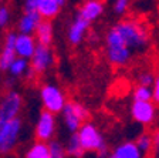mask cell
Returning <instances> with one entry per match:
<instances>
[{
  "mask_svg": "<svg viewBox=\"0 0 159 158\" xmlns=\"http://www.w3.org/2000/svg\"><path fill=\"white\" fill-rule=\"evenodd\" d=\"M151 46V34L145 23L136 19H121L105 34V57L114 67H125L134 56Z\"/></svg>",
  "mask_w": 159,
  "mask_h": 158,
  "instance_id": "6da1fadb",
  "label": "cell"
},
{
  "mask_svg": "<svg viewBox=\"0 0 159 158\" xmlns=\"http://www.w3.org/2000/svg\"><path fill=\"white\" fill-rule=\"evenodd\" d=\"M77 135L85 152H97L99 158H108L105 138L94 122H84L77 131Z\"/></svg>",
  "mask_w": 159,
  "mask_h": 158,
  "instance_id": "7a4b0ae2",
  "label": "cell"
},
{
  "mask_svg": "<svg viewBox=\"0 0 159 158\" xmlns=\"http://www.w3.org/2000/svg\"><path fill=\"white\" fill-rule=\"evenodd\" d=\"M40 100L43 104V110L51 113V114H58L63 111V108L67 104L66 94L56 84H44L40 89Z\"/></svg>",
  "mask_w": 159,
  "mask_h": 158,
  "instance_id": "3957f363",
  "label": "cell"
},
{
  "mask_svg": "<svg viewBox=\"0 0 159 158\" xmlns=\"http://www.w3.org/2000/svg\"><path fill=\"white\" fill-rule=\"evenodd\" d=\"M63 121L70 132H77L84 122L88 121L89 111L84 104L78 101H67L66 107L61 111Z\"/></svg>",
  "mask_w": 159,
  "mask_h": 158,
  "instance_id": "277c9868",
  "label": "cell"
},
{
  "mask_svg": "<svg viewBox=\"0 0 159 158\" xmlns=\"http://www.w3.org/2000/svg\"><path fill=\"white\" fill-rule=\"evenodd\" d=\"M21 132V120L0 121V155H7L13 151Z\"/></svg>",
  "mask_w": 159,
  "mask_h": 158,
  "instance_id": "5b68a950",
  "label": "cell"
},
{
  "mask_svg": "<svg viewBox=\"0 0 159 158\" xmlns=\"http://www.w3.org/2000/svg\"><path fill=\"white\" fill-rule=\"evenodd\" d=\"M131 117L143 127H149L158 118V107L152 101H135L131 104Z\"/></svg>",
  "mask_w": 159,
  "mask_h": 158,
  "instance_id": "8992f818",
  "label": "cell"
},
{
  "mask_svg": "<svg viewBox=\"0 0 159 158\" xmlns=\"http://www.w3.org/2000/svg\"><path fill=\"white\" fill-rule=\"evenodd\" d=\"M56 131H57L56 115L43 110V111L40 113L39 118H37L36 128H34V135H36L37 141L50 142L54 138Z\"/></svg>",
  "mask_w": 159,
  "mask_h": 158,
  "instance_id": "52a82bcc",
  "label": "cell"
},
{
  "mask_svg": "<svg viewBox=\"0 0 159 158\" xmlns=\"http://www.w3.org/2000/svg\"><path fill=\"white\" fill-rule=\"evenodd\" d=\"M23 108V98L17 91H9L0 101V121H11L19 118Z\"/></svg>",
  "mask_w": 159,
  "mask_h": 158,
  "instance_id": "ba28073f",
  "label": "cell"
},
{
  "mask_svg": "<svg viewBox=\"0 0 159 158\" xmlns=\"http://www.w3.org/2000/svg\"><path fill=\"white\" fill-rule=\"evenodd\" d=\"M54 64V53L51 46H41L37 44L34 54L30 59V69L34 71L36 76L46 73Z\"/></svg>",
  "mask_w": 159,
  "mask_h": 158,
  "instance_id": "9c48e42d",
  "label": "cell"
},
{
  "mask_svg": "<svg viewBox=\"0 0 159 158\" xmlns=\"http://www.w3.org/2000/svg\"><path fill=\"white\" fill-rule=\"evenodd\" d=\"M89 26H91V23H88L83 17H80L78 14H75L73 22L70 23L68 30H67V39H68V41L73 46H78L84 40V37L87 36Z\"/></svg>",
  "mask_w": 159,
  "mask_h": 158,
  "instance_id": "30bf717a",
  "label": "cell"
},
{
  "mask_svg": "<svg viewBox=\"0 0 159 158\" xmlns=\"http://www.w3.org/2000/svg\"><path fill=\"white\" fill-rule=\"evenodd\" d=\"M105 7L101 0H84L77 10V14L83 17L84 20H87L88 23H93L102 16Z\"/></svg>",
  "mask_w": 159,
  "mask_h": 158,
  "instance_id": "8fae6325",
  "label": "cell"
},
{
  "mask_svg": "<svg viewBox=\"0 0 159 158\" xmlns=\"http://www.w3.org/2000/svg\"><path fill=\"white\" fill-rule=\"evenodd\" d=\"M16 36L14 33H7L4 37L3 49L0 50V70L6 71L10 69L11 63L16 59V50H14V43H16Z\"/></svg>",
  "mask_w": 159,
  "mask_h": 158,
  "instance_id": "7c38bea8",
  "label": "cell"
},
{
  "mask_svg": "<svg viewBox=\"0 0 159 158\" xmlns=\"http://www.w3.org/2000/svg\"><path fill=\"white\" fill-rule=\"evenodd\" d=\"M37 47V41L33 36L30 34H17L16 43H14V50H16V56L21 59L30 60L34 54V50Z\"/></svg>",
  "mask_w": 159,
  "mask_h": 158,
  "instance_id": "4fadbf2b",
  "label": "cell"
},
{
  "mask_svg": "<svg viewBox=\"0 0 159 158\" xmlns=\"http://www.w3.org/2000/svg\"><path fill=\"white\" fill-rule=\"evenodd\" d=\"M108 158H143V154L139 151L135 141H124L111 151Z\"/></svg>",
  "mask_w": 159,
  "mask_h": 158,
  "instance_id": "5bb4252c",
  "label": "cell"
},
{
  "mask_svg": "<svg viewBox=\"0 0 159 158\" xmlns=\"http://www.w3.org/2000/svg\"><path fill=\"white\" fill-rule=\"evenodd\" d=\"M40 20H41V17L39 16V13H37L36 10H33V12H24V14L20 17L19 24H17L19 34H30L31 36L36 31Z\"/></svg>",
  "mask_w": 159,
  "mask_h": 158,
  "instance_id": "9a60e30c",
  "label": "cell"
},
{
  "mask_svg": "<svg viewBox=\"0 0 159 158\" xmlns=\"http://www.w3.org/2000/svg\"><path fill=\"white\" fill-rule=\"evenodd\" d=\"M36 41L37 44H41V46H51L54 39V27L53 23L50 20H40L39 26H37L36 31Z\"/></svg>",
  "mask_w": 159,
  "mask_h": 158,
  "instance_id": "2e32d148",
  "label": "cell"
},
{
  "mask_svg": "<svg viewBox=\"0 0 159 158\" xmlns=\"http://www.w3.org/2000/svg\"><path fill=\"white\" fill-rule=\"evenodd\" d=\"M60 10H61V4L57 0H39L36 7L39 16L43 20H50V22L58 16Z\"/></svg>",
  "mask_w": 159,
  "mask_h": 158,
  "instance_id": "e0dca14e",
  "label": "cell"
},
{
  "mask_svg": "<svg viewBox=\"0 0 159 158\" xmlns=\"http://www.w3.org/2000/svg\"><path fill=\"white\" fill-rule=\"evenodd\" d=\"M64 150H66L67 155H70V157H73V158H83L84 154H85L84 148L81 147V142H80V140H78L77 132L70 135V138H68V141H67Z\"/></svg>",
  "mask_w": 159,
  "mask_h": 158,
  "instance_id": "ac0fdd59",
  "label": "cell"
},
{
  "mask_svg": "<svg viewBox=\"0 0 159 158\" xmlns=\"http://www.w3.org/2000/svg\"><path fill=\"white\" fill-rule=\"evenodd\" d=\"M51 152H50V145L48 142L43 141H36L31 144L26 152V158H50Z\"/></svg>",
  "mask_w": 159,
  "mask_h": 158,
  "instance_id": "d6986e66",
  "label": "cell"
},
{
  "mask_svg": "<svg viewBox=\"0 0 159 158\" xmlns=\"http://www.w3.org/2000/svg\"><path fill=\"white\" fill-rule=\"evenodd\" d=\"M136 147L139 148V151L142 152L143 155L149 154V152L153 151V138H152V134L149 132H142L139 135L138 138L135 141Z\"/></svg>",
  "mask_w": 159,
  "mask_h": 158,
  "instance_id": "ffe728a7",
  "label": "cell"
},
{
  "mask_svg": "<svg viewBox=\"0 0 159 158\" xmlns=\"http://www.w3.org/2000/svg\"><path fill=\"white\" fill-rule=\"evenodd\" d=\"M29 69H30L29 60L21 59V57H16V59H14V61L11 63V66H10L9 71H10V74H11V76L20 77V76H23V74H26V73L29 71Z\"/></svg>",
  "mask_w": 159,
  "mask_h": 158,
  "instance_id": "44dd1931",
  "label": "cell"
},
{
  "mask_svg": "<svg viewBox=\"0 0 159 158\" xmlns=\"http://www.w3.org/2000/svg\"><path fill=\"white\" fill-rule=\"evenodd\" d=\"M132 98L135 101H152V89L136 84L132 91Z\"/></svg>",
  "mask_w": 159,
  "mask_h": 158,
  "instance_id": "7402d4cb",
  "label": "cell"
},
{
  "mask_svg": "<svg viewBox=\"0 0 159 158\" xmlns=\"http://www.w3.org/2000/svg\"><path fill=\"white\" fill-rule=\"evenodd\" d=\"M153 80H155V74L149 70H143V71L138 73L136 76V84L138 86H145V87H152Z\"/></svg>",
  "mask_w": 159,
  "mask_h": 158,
  "instance_id": "603a6c76",
  "label": "cell"
},
{
  "mask_svg": "<svg viewBox=\"0 0 159 158\" xmlns=\"http://www.w3.org/2000/svg\"><path fill=\"white\" fill-rule=\"evenodd\" d=\"M50 152H51V157L50 158H67L66 150H64V145L58 141H50Z\"/></svg>",
  "mask_w": 159,
  "mask_h": 158,
  "instance_id": "cb8c5ba5",
  "label": "cell"
},
{
  "mask_svg": "<svg viewBox=\"0 0 159 158\" xmlns=\"http://www.w3.org/2000/svg\"><path fill=\"white\" fill-rule=\"evenodd\" d=\"M129 7H131V0H114V3H112L114 13L118 14V16L126 14Z\"/></svg>",
  "mask_w": 159,
  "mask_h": 158,
  "instance_id": "d4e9b609",
  "label": "cell"
},
{
  "mask_svg": "<svg viewBox=\"0 0 159 158\" xmlns=\"http://www.w3.org/2000/svg\"><path fill=\"white\" fill-rule=\"evenodd\" d=\"M151 89H152V103L156 107H159V73L155 74V80Z\"/></svg>",
  "mask_w": 159,
  "mask_h": 158,
  "instance_id": "484cf974",
  "label": "cell"
},
{
  "mask_svg": "<svg viewBox=\"0 0 159 158\" xmlns=\"http://www.w3.org/2000/svg\"><path fill=\"white\" fill-rule=\"evenodd\" d=\"M10 22V12L6 6L0 7V29H3L9 24Z\"/></svg>",
  "mask_w": 159,
  "mask_h": 158,
  "instance_id": "4316f807",
  "label": "cell"
},
{
  "mask_svg": "<svg viewBox=\"0 0 159 158\" xmlns=\"http://www.w3.org/2000/svg\"><path fill=\"white\" fill-rule=\"evenodd\" d=\"M152 138H153V155L155 158H159V127L152 132Z\"/></svg>",
  "mask_w": 159,
  "mask_h": 158,
  "instance_id": "83f0119b",
  "label": "cell"
},
{
  "mask_svg": "<svg viewBox=\"0 0 159 158\" xmlns=\"http://www.w3.org/2000/svg\"><path fill=\"white\" fill-rule=\"evenodd\" d=\"M39 0H24V10L26 12H33L36 10Z\"/></svg>",
  "mask_w": 159,
  "mask_h": 158,
  "instance_id": "f1b7e54d",
  "label": "cell"
},
{
  "mask_svg": "<svg viewBox=\"0 0 159 158\" xmlns=\"http://www.w3.org/2000/svg\"><path fill=\"white\" fill-rule=\"evenodd\" d=\"M57 2H58V3H60V4H61V6H63V4H64V3H66V0H57Z\"/></svg>",
  "mask_w": 159,
  "mask_h": 158,
  "instance_id": "f546056e",
  "label": "cell"
},
{
  "mask_svg": "<svg viewBox=\"0 0 159 158\" xmlns=\"http://www.w3.org/2000/svg\"><path fill=\"white\" fill-rule=\"evenodd\" d=\"M101 2H102V3H104V2H108V0H101Z\"/></svg>",
  "mask_w": 159,
  "mask_h": 158,
  "instance_id": "4dcf8cb0",
  "label": "cell"
},
{
  "mask_svg": "<svg viewBox=\"0 0 159 158\" xmlns=\"http://www.w3.org/2000/svg\"><path fill=\"white\" fill-rule=\"evenodd\" d=\"M0 2H2V0H0Z\"/></svg>",
  "mask_w": 159,
  "mask_h": 158,
  "instance_id": "1f68e13d",
  "label": "cell"
}]
</instances>
